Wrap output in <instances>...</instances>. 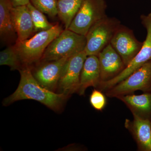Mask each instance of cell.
I'll return each mask as SVG.
<instances>
[{
	"mask_svg": "<svg viewBox=\"0 0 151 151\" xmlns=\"http://www.w3.org/2000/svg\"><path fill=\"white\" fill-rule=\"evenodd\" d=\"M20 80L16 91L3 101L8 106L19 100H32L43 104L55 112L61 111L69 95L55 93L42 86L33 75L29 66L24 65L19 70Z\"/></svg>",
	"mask_w": 151,
	"mask_h": 151,
	"instance_id": "obj_1",
	"label": "cell"
},
{
	"mask_svg": "<svg viewBox=\"0 0 151 151\" xmlns=\"http://www.w3.org/2000/svg\"><path fill=\"white\" fill-rule=\"evenodd\" d=\"M63 31L59 24H55L50 29L36 33L25 40L17 41L14 47L23 65L29 66L39 62L50 44Z\"/></svg>",
	"mask_w": 151,
	"mask_h": 151,
	"instance_id": "obj_2",
	"label": "cell"
},
{
	"mask_svg": "<svg viewBox=\"0 0 151 151\" xmlns=\"http://www.w3.org/2000/svg\"><path fill=\"white\" fill-rule=\"evenodd\" d=\"M86 45L85 36L65 29L50 44L39 62L53 61L72 56L84 51Z\"/></svg>",
	"mask_w": 151,
	"mask_h": 151,
	"instance_id": "obj_3",
	"label": "cell"
},
{
	"mask_svg": "<svg viewBox=\"0 0 151 151\" xmlns=\"http://www.w3.org/2000/svg\"><path fill=\"white\" fill-rule=\"evenodd\" d=\"M141 22L147 30V36L142 46L137 54L125 67L124 70L114 78L100 82L98 89L106 92L111 87L123 81L139 68L151 60V12L147 15H142Z\"/></svg>",
	"mask_w": 151,
	"mask_h": 151,
	"instance_id": "obj_4",
	"label": "cell"
},
{
	"mask_svg": "<svg viewBox=\"0 0 151 151\" xmlns=\"http://www.w3.org/2000/svg\"><path fill=\"white\" fill-rule=\"evenodd\" d=\"M105 0H83L81 6L68 29L86 36L91 27L108 17Z\"/></svg>",
	"mask_w": 151,
	"mask_h": 151,
	"instance_id": "obj_5",
	"label": "cell"
},
{
	"mask_svg": "<svg viewBox=\"0 0 151 151\" xmlns=\"http://www.w3.org/2000/svg\"><path fill=\"white\" fill-rule=\"evenodd\" d=\"M121 22L115 17H106L94 25L86 35L84 51L87 56H97L111 43V40Z\"/></svg>",
	"mask_w": 151,
	"mask_h": 151,
	"instance_id": "obj_6",
	"label": "cell"
},
{
	"mask_svg": "<svg viewBox=\"0 0 151 151\" xmlns=\"http://www.w3.org/2000/svg\"><path fill=\"white\" fill-rule=\"evenodd\" d=\"M151 86V60L105 92L108 97L117 98L138 90L147 91Z\"/></svg>",
	"mask_w": 151,
	"mask_h": 151,
	"instance_id": "obj_7",
	"label": "cell"
},
{
	"mask_svg": "<svg viewBox=\"0 0 151 151\" xmlns=\"http://www.w3.org/2000/svg\"><path fill=\"white\" fill-rule=\"evenodd\" d=\"M87 55L85 51L70 57L63 69L58 85V93L70 96L78 92L80 75Z\"/></svg>",
	"mask_w": 151,
	"mask_h": 151,
	"instance_id": "obj_8",
	"label": "cell"
},
{
	"mask_svg": "<svg viewBox=\"0 0 151 151\" xmlns=\"http://www.w3.org/2000/svg\"><path fill=\"white\" fill-rule=\"evenodd\" d=\"M143 43L136 38L132 30L121 24L110 44L122 58L126 67L140 51Z\"/></svg>",
	"mask_w": 151,
	"mask_h": 151,
	"instance_id": "obj_9",
	"label": "cell"
},
{
	"mask_svg": "<svg viewBox=\"0 0 151 151\" xmlns=\"http://www.w3.org/2000/svg\"><path fill=\"white\" fill-rule=\"evenodd\" d=\"M70 57L40 63V64L32 72L33 75L42 86L55 92L57 90L58 81L63 68Z\"/></svg>",
	"mask_w": 151,
	"mask_h": 151,
	"instance_id": "obj_10",
	"label": "cell"
},
{
	"mask_svg": "<svg viewBox=\"0 0 151 151\" xmlns=\"http://www.w3.org/2000/svg\"><path fill=\"white\" fill-rule=\"evenodd\" d=\"M97 57L100 67V82L114 78L126 67L122 58L111 44L103 49Z\"/></svg>",
	"mask_w": 151,
	"mask_h": 151,
	"instance_id": "obj_11",
	"label": "cell"
},
{
	"mask_svg": "<svg viewBox=\"0 0 151 151\" xmlns=\"http://www.w3.org/2000/svg\"><path fill=\"white\" fill-rule=\"evenodd\" d=\"M134 119L126 126L130 130L140 150L151 151V123L148 119L133 115Z\"/></svg>",
	"mask_w": 151,
	"mask_h": 151,
	"instance_id": "obj_12",
	"label": "cell"
},
{
	"mask_svg": "<svg viewBox=\"0 0 151 151\" xmlns=\"http://www.w3.org/2000/svg\"><path fill=\"white\" fill-rule=\"evenodd\" d=\"M11 14L17 37V41H22L30 37L34 33V26L27 6L13 7Z\"/></svg>",
	"mask_w": 151,
	"mask_h": 151,
	"instance_id": "obj_13",
	"label": "cell"
},
{
	"mask_svg": "<svg viewBox=\"0 0 151 151\" xmlns=\"http://www.w3.org/2000/svg\"><path fill=\"white\" fill-rule=\"evenodd\" d=\"M100 82V70L98 57L88 55L81 70L77 93L80 95H84L87 88L90 86L97 87Z\"/></svg>",
	"mask_w": 151,
	"mask_h": 151,
	"instance_id": "obj_14",
	"label": "cell"
},
{
	"mask_svg": "<svg viewBox=\"0 0 151 151\" xmlns=\"http://www.w3.org/2000/svg\"><path fill=\"white\" fill-rule=\"evenodd\" d=\"M117 98L126 104L133 115L143 117V115L151 112V93L139 95L131 94Z\"/></svg>",
	"mask_w": 151,
	"mask_h": 151,
	"instance_id": "obj_15",
	"label": "cell"
},
{
	"mask_svg": "<svg viewBox=\"0 0 151 151\" xmlns=\"http://www.w3.org/2000/svg\"><path fill=\"white\" fill-rule=\"evenodd\" d=\"M11 0H0V35L2 38H12L17 35L12 20Z\"/></svg>",
	"mask_w": 151,
	"mask_h": 151,
	"instance_id": "obj_16",
	"label": "cell"
},
{
	"mask_svg": "<svg viewBox=\"0 0 151 151\" xmlns=\"http://www.w3.org/2000/svg\"><path fill=\"white\" fill-rule=\"evenodd\" d=\"M83 0H58V15L68 29L80 6Z\"/></svg>",
	"mask_w": 151,
	"mask_h": 151,
	"instance_id": "obj_17",
	"label": "cell"
},
{
	"mask_svg": "<svg viewBox=\"0 0 151 151\" xmlns=\"http://www.w3.org/2000/svg\"><path fill=\"white\" fill-rule=\"evenodd\" d=\"M0 65H7L12 70H19L24 66L14 46L9 47L1 51Z\"/></svg>",
	"mask_w": 151,
	"mask_h": 151,
	"instance_id": "obj_18",
	"label": "cell"
},
{
	"mask_svg": "<svg viewBox=\"0 0 151 151\" xmlns=\"http://www.w3.org/2000/svg\"><path fill=\"white\" fill-rule=\"evenodd\" d=\"M27 6L32 19L34 33L47 30L54 26L48 22L44 13L35 7L30 2Z\"/></svg>",
	"mask_w": 151,
	"mask_h": 151,
	"instance_id": "obj_19",
	"label": "cell"
},
{
	"mask_svg": "<svg viewBox=\"0 0 151 151\" xmlns=\"http://www.w3.org/2000/svg\"><path fill=\"white\" fill-rule=\"evenodd\" d=\"M57 2L58 0H30L35 7L51 17L58 15Z\"/></svg>",
	"mask_w": 151,
	"mask_h": 151,
	"instance_id": "obj_20",
	"label": "cell"
},
{
	"mask_svg": "<svg viewBox=\"0 0 151 151\" xmlns=\"http://www.w3.org/2000/svg\"><path fill=\"white\" fill-rule=\"evenodd\" d=\"M89 102L93 108L98 111H102L107 104V100L102 91L94 89L89 97Z\"/></svg>",
	"mask_w": 151,
	"mask_h": 151,
	"instance_id": "obj_21",
	"label": "cell"
},
{
	"mask_svg": "<svg viewBox=\"0 0 151 151\" xmlns=\"http://www.w3.org/2000/svg\"><path fill=\"white\" fill-rule=\"evenodd\" d=\"M13 7L27 6L30 2V0H11Z\"/></svg>",
	"mask_w": 151,
	"mask_h": 151,
	"instance_id": "obj_22",
	"label": "cell"
}]
</instances>
